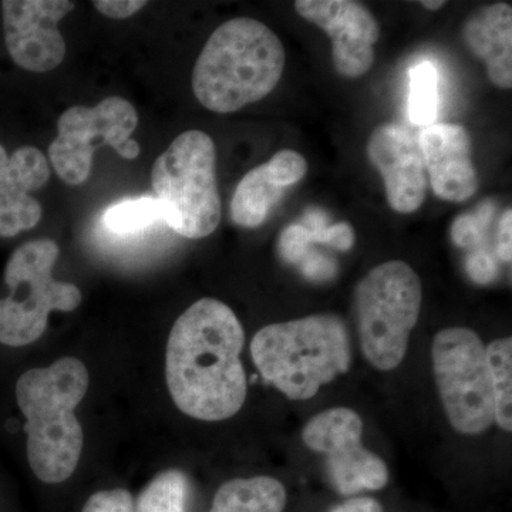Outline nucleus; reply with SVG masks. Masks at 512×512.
<instances>
[{"instance_id":"nucleus-1","label":"nucleus","mask_w":512,"mask_h":512,"mask_svg":"<svg viewBox=\"0 0 512 512\" xmlns=\"http://www.w3.org/2000/svg\"><path fill=\"white\" fill-rule=\"evenodd\" d=\"M245 333L224 302L192 303L174 323L168 338L165 376L175 406L197 420L235 416L247 399L241 362Z\"/></svg>"},{"instance_id":"nucleus-2","label":"nucleus","mask_w":512,"mask_h":512,"mask_svg":"<svg viewBox=\"0 0 512 512\" xmlns=\"http://www.w3.org/2000/svg\"><path fill=\"white\" fill-rule=\"evenodd\" d=\"M87 389L89 372L76 357L28 370L16 383V400L26 419L30 468L43 483H63L79 464L83 430L74 409Z\"/></svg>"},{"instance_id":"nucleus-3","label":"nucleus","mask_w":512,"mask_h":512,"mask_svg":"<svg viewBox=\"0 0 512 512\" xmlns=\"http://www.w3.org/2000/svg\"><path fill=\"white\" fill-rule=\"evenodd\" d=\"M284 45L251 18L215 29L192 70V92L205 109L234 113L274 92L284 73Z\"/></svg>"},{"instance_id":"nucleus-4","label":"nucleus","mask_w":512,"mask_h":512,"mask_svg":"<svg viewBox=\"0 0 512 512\" xmlns=\"http://www.w3.org/2000/svg\"><path fill=\"white\" fill-rule=\"evenodd\" d=\"M251 355L265 382L289 400H308L350 367L348 328L332 313L272 323L251 342Z\"/></svg>"},{"instance_id":"nucleus-5","label":"nucleus","mask_w":512,"mask_h":512,"mask_svg":"<svg viewBox=\"0 0 512 512\" xmlns=\"http://www.w3.org/2000/svg\"><path fill=\"white\" fill-rule=\"evenodd\" d=\"M215 165L214 141L201 130L180 134L154 163L151 183L164 222L181 237L205 238L220 225Z\"/></svg>"},{"instance_id":"nucleus-6","label":"nucleus","mask_w":512,"mask_h":512,"mask_svg":"<svg viewBox=\"0 0 512 512\" xmlns=\"http://www.w3.org/2000/svg\"><path fill=\"white\" fill-rule=\"evenodd\" d=\"M423 302L419 275L403 261L376 266L356 286L357 332L363 355L382 372L396 369L409 348Z\"/></svg>"},{"instance_id":"nucleus-7","label":"nucleus","mask_w":512,"mask_h":512,"mask_svg":"<svg viewBox=\"0 0 512 512\" xmlns=\"http://www.w3.org/2000/svg\"><path fill=\"white\" fill-rule=\"evenodd\" d=\"M59 247L52 239H36L16 249L5 269L8 298L0 301V343L30 345L45 333L52 311L72 312L82 303L76 285L52 276Z\"/></svg>"},{"instance_id":"nucleus-8","label":"nucleus","mask_w":512,"mask_h":512,"mask_svg":"<svg viewBox=\"0 0 512 512\" xmlns=\"http://www.w3.org/2000/svg\"><path fill=\"white\" fill-rule=\"evenodd\" d=\"M434 376L453 429L484 433L495 421L493 384L483 340L467 328L440 330L431 348Z\"/></svg>"},{"instance_id":"nucleus-9","label":"nucleus","mask_w":512,"mask_h":512,"mask_svg":"<svg viewBox=\"0 0 512 512\" xmlns=\"http://www.w3.org/2000/svg\"><path fill=\"white\" fill-rule=\"evenodd\" d=\"M137 124L136 109L121 97H107L96 107H70L57 121L59 134L49 147L50 163L64 183H86L94 150L101 144H109L126 160L138 157L140 146L130 138Z\"/></svg>"},{"instance_id":"nucleus-10","label":"nucleus","mask_w":512,"mask_h":512,"mask_svg":"<svg viewBox=\"0 0 512 512\" xmlns=\"http://www.w3.org/2000/svg\"><path fill=\"white\" fill-rule=\"evenodd\" d=\"M362 433V419L348 407L316 414L302 431L305 446L326 457V470L339 494L379 491L389 483V468L362 446Z\"/></svg>"},{"instance_id":"nucleus-11","label":"nucleus","mask_w":512,"mask_h":512,"mask_svg":"<svg viewBox=\"0 0 512 512\" xmlns=\"http://www.w3.org/2000/svg\"><path fill=\"white\" fill-rule=\"evenodd\" d=\"M74 8L76 3L69 0H5L3 29L13 62L33 73L59 67L66 56V42L57 25Z\"/></svg>"},{"instance_id":"nucleus-12","label":"nucleus","mask_w":512,"mask_h":512,"mask_svg":"<svg viewBox=\"0 0 512 512\" xmlns=\"http://www.w3.org/2000/svg\"><path fill=\"white\" fill-rule=\"evenodd\" d=\"M295 9L332 39L333 64L340 76L359 79L372 69L380 26L366 6L353 0H298Z\"/></svg>"},{"instance_id":"nucleus-13","label":"nucleus","mask_w":512,"mask_h":512,"mask_svg":"<svg viewBox=\"0 0 512 512\" xmlns=\"http://www.w3.org/2000/svg\"><path fill=\"white\" fill-rule=\"evenodd\" d=\"M367 157L382 174L390 208L399 214L419 210L427 188L419 140L406 127L382 124L369 138Z\"/></svg>"},{"instance_id":"nucleus-14","label":"nucleus","mask_w":512,"mask_h":512,"mask_svg":"<svg viewBox=\"0 0 512 512\" xmlns=\"http://www.w3.org/2000/svg\"><path fill=\"white\" fill-rule=\"evenodd\" d=\"M424 168L434 194L444 201L463 202L478 190V175L471 158V138L458 124L434 123L419 137Z\"/></svg>"},{"instance_id":"nucleus-15","label":"nucleus","mask_w":512,"mask_h":512,"mask_svg":"<svg viewBox=\"0 0 512 512\" xmlns=\"http://www.w3.org/2000/svg\"><path fill=\"white\" fill-rule=\"evenodd\" d=\"M49 178L42 151L20 147L9 157L0 144V237L12 238L39 224L42 205L29 192L45 187Z\"/></svg>"},{"instance_id":"nucleus-16","label":"nucleus","mask_w":512,"mask_h":512,"mask_svg":"<svg viewBox=\"0 0 512 512\" xmlns=\"http://www.w3.org/2000/svg\"><path fill=\"white\" fill-rule=\"evenodd\" d=\"M308 173V163L293 150L278 151L239 181L231 200V220L242 228H258L291 185Z\"/></svg>"},{"instance_id":"nucleus-17","label":"nucleus","mask_w":512,"mask_h":512,"mask_svg":"<svg viewBox=\"0 0 512 512\" xmlns=\"http://www.w3.org/2000/svg\"><path fill=\"white\" fill-rule=\"evenodd\" d=\"M463 42L487 66L488 79L500 89L512 87V8L495 3L477 10L464 23Z\"/></svg>"},{"instance_id":"nucleus-18","label":"nucleus","mask_w":512,"mask_h":512,"mask_svg":"<svg viewBox=\"0 0 512 512\" xmlns=\"http://www.w3.org/2000/svg\"><path fill=\"white\" fill-rule=\"evenodd\" d=\"M286 498L275 478H235L218 488L210 512H284Z\"/></svg>"},{"instance_id":"nucleus-19","label":"nucleus","mask_w":512,"mask_h":512,"mask_svg":"<svg viewBox=\"0 0 512 512\" xmlns=\"http://www.w3.org/2000/svg\"><path fill=\"white\" fill-rule=\"evenodd\" d=\"M493 384L495 421L505 431L512 430V339L494 340L485 348Z\"/></svg>"},{"instance_id":"nucleus-20","label":"nucleus","mask_w":512,"mask_h":512,"mask_svg":"<svg viewBox=\"0 0 512 512\" xmlns=\"http://www.w3.org/2000/svg\"><path fill=\"white\" fill-rule=\"evenodd\" d=\"M439 113V72L431 62L410 70L409 117L416 126L429 127Z\"/></svg>"},{"instance_id":"nucleus-21","label":"nucleus","mask_w":512,"mask_h":512,"mask_svg":"<svg viewBox=\"0 0 512 512\" xmlns=\"http://www.w3.org/2000/svg\"><path fill=\"white\" fill-rule=\"evenodd\" d=\"M187 501V477L181 471H165L144 488L136 512H187Z\"/></svg>"},{"instance_id":"nucleus-22","label":"nucleus","mask_w":512,"mask_h":512,"mask_svg":"<svg viewBox=\"0 0 512 512\" xmlns=\"http://www.w3.org/2000/svg\"><path fill=\"white\" fill-rule=\"evenodd\" d=\"M164 221L163 207L154 197L131 198L114 204L104 214V227L114 234L131 235Z\"/></svg>"},{"instance_id":"nucleus-23","label":"nucleus","mask_w":512,"mask_h":512,"mask_svg":"<svg viewBox=\"0 0 512 512\" xmlns=\"http://www.w3.org/2000/svg\"><path fill=\"white\" fill-rule=\"evenodd\" d=\"M301 224L308 229L312 242H322V244H328L339 251H349L355 245V231L348 222H340V224L328 227L325 214L322 211L306 212L305 221Z\"/></svg>"},{"instance_id":"nucleus-24","label":"nucleus","mask_w":512,"mask_h":512,"mask_svg":"<svg viewBox=\"0 0 512 512\" xmlns=\"http://www.w3.org/2000/svg\"><path fill=\"white\" fill-rule=\"evenodd\" d=\"M491 214H493L491 208L483 207L477 215H460L451 227V239L458 247H474L483 238L484 229L488 225Z\"/></svg>"},{"instance_id":"nucleus-25","label":"nucleus","mask_w":512,"mask_h":512,"mask_svg":"<svg viewBox=\"0 0 512 512\" xmlns=\"http://www.w3.org/2000/svg\"><path fill=\"white\" fill-rule=\"evenodd\" d=\"M312 244L308 229L299 224H292L284 229L279 237L278 251L282 259L291 264H298L308 255L309 245Z\"/></svg>"},{"instance_id":"nucleus-26","label":"nucleus","mask_w":512,"mask_h":512,"mask_svg":"<svg viewBox=\"0 0 512 512\" xmlns=\"http://www.w3.org/2000/svg\"><path fill=\"white\" fill-rule=\"evenodd\" d=\"M82 512H136L133 497L126 490L99 491L84 504Z\"/></svg>"},{"instance_id":"nucleus-27","label":"nucleus","mask_w":512,"mask_h":512,"mask_svg":"<svg viewBox=\"0 0 512 512\" xmlns=\"http://www.w3.org/2000/svg\"><path fill=\"white\" fill-rule=\"evenodd\" d=\"M467 272L476 284L487 285L491 284L497 276L498 265L493 256L478 251L468 256Z\"/></svg>"},{"instance_id":"nucleus-28","label":"nucleus","mask_w":512,"mask_h":512,"mask_svg":"<svg viewBox=\"0 0 512 512\" xmlns=\"http://www.w3.org/2000/svg\"><path fill=\"white\" fill-rule=\"evenodd\" d=\"M146 5L147 2H140V0H97L94 2V8L99 10L101 15L110 19L130 18Z\"/></svg>"},{"instance_id":"nucleus-29","label":"nucleus","mask_w":512,"mask_h":512,"mask_svg":"<svg viewBox=\"0 0 512 512\" xmlns=\"http://www.w3.org/2000/svg\"><path fill=\"white\" fill-rule=\"evenodd\" d=\"M303 275L315 281H325L336 274V262L328 256L308 254L301 261Z\"/></svg>"},{"instance_id":"nucleus-30","label":"nucleus","mask_w":512,"mask_h":512,"mask_svg":"<svg viewBox=\"0 0 512 512\" xmlns=\"http://www.w3.org/2000/svg\"><path fill=\"white\" fill-rule=\"evenodd\" d=\"M511 239H512V211L507 208L501 217L500 225H498V247L497 252L501 261L511 262Z\"/></svg>"},{"instance_id":"nucleus-31","label":"nucleus","mask_w":512,"mask_h":512,"mask_svg":"<svg viewBox=\"0 0 512 512\" xmlns=\"http://www.w3.org/2000/svg\"><path fill=\"white\" fill-rule=\"evenodd\" d=\"M329 512H383V507L375 498L356 497L336 505Z\"/></svg>"},{"instance_id":"nucleus-32","label":"nucleus","mask_w":512,"mask_h":512,"mask_svg":"<svg viewBox=\"0 0 512 512\" xmlns=\"http://www.w3.org/2000/svg\"><path fill=\"white\" fill-rule=\"evenodd\" d=\"M420 5L423 6L424 9L436 12V10L443 9L444 6H446V2H439V0H424Z\"/></svg>"}]
</instances>
